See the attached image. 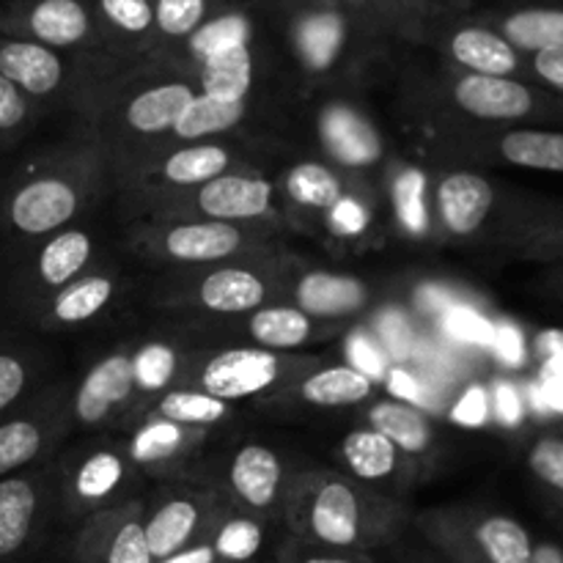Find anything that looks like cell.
I'll use <instances>...</instances> for the list:
<instances>
[{
    "label": "cell",
    "instance_id": "1",
    "mask_svg": "<svg viewBox=\"0 0 563 563\" xmlns=\"http://www.w3.org/2000/svg\"><path fill=\"white\" fill-rule=\"evenodd\" d=\"M284 515L302 542L363 555L390 542L399 528L388 500L363 493L352 478L330 471L297 478L284 495Z\"/></svg>",
    "mask_w": 563,
    "mask_h": 563
},
{
    "label": "cell",
    "instance_id": "2",
    "mask_svg": "<svg viewBox=\"0 0 563 563\" xmlns=\"http://www.w3.org/2000/svg\"><path fill=\"white\" fill-rule=\"evenodd\" d=\"M286 42L302 71L313 77L346 69L379 36L344 0H291L278 11Z\"/></svg>",
    "mask_w": 563,
    "mask_h": 563
},
{
    "label": "cell",
    "instance_id": "3",
    "mask_svg": "<svg viewBox=\"0 0 563 563\" xmlns=\"http://www.w3.org/2000/svg\"><path fill=\"white\" fill-rule=\"evenodd\" d=\"M80 187L60 168L33 165L0 190V242L47 240L80 212Z\"/></svg>",
    "mask_w": 563,
    "mask_h": 563
},
{
    "label": "cell",
    "instance_id": "4",
    "mask_svg": "<svg viewBox=\"0 0 563 563\" xmlns=\"http://www.w3.org/2000/svg\"><path fill=\"white\" fill-rule=\"evenodd\" d=\"M445 97L460 113L487 124L563 121V99L520 77L467 75V71L449 69Z\"/></svg>",
    "mask_w": 563,
    "mask_h": 563
},
{
    "label": "cell",
    "instance_id": "5",
    "mask_svg": "<svg viewBox=\"0 0 563 563\" xmlns=\"http://www.w3.org/2000/svg\"><path fill=\"white\" fill-rule=\"evenodd\" d=\"M451 563H528L533 539L520 520L495 511H451L427 526Z\"/></svg>",
    "mask_w": 563,
    "mask_h": 563
},
{
    "label": "cell",
    "instance_id": "6",
    "mask_svg": "<svg viewBox=\"0 0 563 563\" xmlns=\"http://www.w3.org/2000/svg\"><path fill=\"white\" fill-rule=\"evenodd\" d=\"M0 33L66 55L104 47L93 0H0Z\"/></svg>",
    "mask_w": 563,
    "mask_h": 563
},
{
    "label": "cell",
    "instance_id": "7",
    "mask_svg": "<svg viewBox=\"0 0 563 563\" xmlns=\"http://www.w3.org/2000/svg\"><path fill=\"white\" fill-rule=\"evenodd\" d=\"M427 42L443 49L449 69L528 80V55L511 47L493 25H487L482 16L471 14V11L467 14L443 11L429 31Z\"/></svg>",
    "mask_w": 563,
    "mask_h": 563
},
{
    "label": "cell",
    "instance_id": "8",
    "mask_svg": "<svg viewBox=\"0 0 563 563\" xmlns=\"http://www.w3.org/2000/svg\"><path fill=\"white\" fill-rule=\"evenodd\" d=\"M49 484L44 471L0 478V563H22L42 537Z\"/></svg>",
    "mask_w": 563,
    "mask_h": 563
},
{
    "label": "cell",
    "instance_id": "9",
    "mask_svg": "<svg viewBox=\"0 0 563 563\" xmlns=\"http://www.w3.org/2000/svg\"><path fill=\"white\" fill-rule=\"evenodd\" d=\"M295 368L297 361H286L278 352H267L262 346H234V350L218 352L201 372V390L223 401L247 399L273 390L284 383Z\"/></svg>",
    "mask_w": 563,
    "mask_h": 563
},
{
    "label": "cell",
    "instance_id": "10",
    "mask_svg": "<svg viewBox=\"0 0 563 563\" xmlns=\"http://www.w3.org/2000/svg\"><path fill=\"white\" fill-rule=\"evenodd\" d=\"M157 55L163 58L159 77L143 82L121 104V119L137 135H165V132H174L176 121L181 119L187 104L198 93L196 80L176 60L165 58L163 53Z\"/></svg>",
    "mask_w": 563,
    "mask_h": 563
},
{
    "label": "cell",
    "instance_id": "11",
    "mask_svg": "<svg viewBox=\"0 0 563 563\" xmlns=\"http://www.w3.org/2000/svg\"><path fill=\"white\" fill-rule=\"evenodd\" d=\"M58 401L33 396L0 418V478L27 471L42 460L58 429Z\"/></svg>",
    "mask_w": 563,
    "mask_h": 563
},
{
    "label": "cell",
    "instance_id": "12",
    "mask_svg": "<svg viewBox=\"0 0 563 563\" xmlns=\"http://www.w3.org/2000/svg\"><path fill=\"white\" fill-rule=\"evenodd\" d=\"M0 75L27 99L44 102L71 86V58L31 38L0 33Z\"/></svg>",
    "mask_w": 563,
    "mask_h": 563
},
{
    "label": "cell",
    "instance_id": "13",
    "mask_svg": "<svg viewBox=\"0 0 563 563\" xmlns=\"http://www.w3.org/2000/svg\"><path fill=\"white\" fill-rule=\"evenodd\" d=\"M498 190L476 170H451L434 187V209L445 234L456 240L476 236L489 223Z\"/></svg>",
    "mask_w": 563,
    "mask_h": 563
},
{
    "label": "cell",
    "instance_id": "14",
    "mask_svg": "<svg viewBox=\"0 0 563 563\" xmlns=\"http://www.w3.org/2000/svg\"><path fill=\"white\" fill-rule=\"evenodd\" d=\"M478 16L522 55L563 49V0L506 3L482 11Z\"/></svg>",
    "mask_w": 563,
    "mask_h": 563
},
{
    "label": "cell",
    "instance_id": "15",
    "mask_svg": "<svg viewBox=\"0 0 563 563\" xmlns=\"http://www.w3.org/2000/svg\"><path fill=\"white\" fill-rule=\"evenodd\" d=\"M247 231L234 223L218 220H190V223L165 225L157 234V251L168 262L179 264H209L223 262L245 251Z\"/></svg>",
    "mask_w": 563,
    "mask_h": 563
},
{
    "label": "cell",
    "instance_id": "16",
    "mask_svg": "<svg viewBox=\"0 0 563 563\" xmlns=\"http://www.w3.org/2000/svg\"><path fill=\"white\" fill-rule=\"evenodd\" d=\"M273 185L245 174H223L196 187V209L218 223H251L273 212Z\"/></svg>",
    "mask_w": 563,
    "mask_h": 563
},
{
    "label": "cell",
    "instance_id": "17",
    "mask_svg": "<svg viewBox=\"0 0 563 563\" xmlns=\"http://www.w3.org/2000/svg\"><path fill=\"white\" fill-rule=\"evenodd\" d=\"M185 71L196 80L198 91L207 97L220 99V102H247V93L256 86L258 75V33L245 42L218 49L201 64L187 66Z\"/></svg>",
    "mask_w": 563,
    "mask_h": 563
},
{
    "label": "cell",
    "instance_id": "18",
    "mask_svg": "<svg viewBox=\"0 0 563 563\" xmlns=\"http://www.w3.org/2000/svg\"><path fill=\"white\" fill-rule=\"evenodd\" d=\"M212 522L214 515H209V506L198 495H170L152 515H146L143 533L154 561H163L198 542Z\"/></svg>",
    "mask_w": 563,
    "mask_h": 563
},
{
    "label": "cell",
    "instance_id": "19",
    "mask_svg": "<svg viewBox=\"0 0 563 563\" xmlns=\"http://www.w3.org/2000/svg\"><path fill=\"white\" fill-rule=\"evenodd\" d=\"M284 462L267 445L247 443L231 456L229 484L251 515H267L278 500L284 506Z\"/></svg>",
    "mask_w": 563,
    "mask_h": 563
},
{
    "label": "cell",
    "instance_id": "20",
    "mask_svg": "<svg viewBox=\"0 0 563 563\" xmlns=\"http://www.w3.org/2000/svg\"><path fill=\"white\" fill-rule=\"evenodd\" d=\"M135 394V372L130 352H113L102 357L82 377L75 394V418L86 427H99Z\"/></svg>",
    "mask_w": 563,
    "mask_h": 563
},
{
    "label": "cell",
    "instance_id": "21",
    "mask_svg": "<svg viewBox=\"0 0 563 563\" xmlns=\"http://www.w3.org/2000/svg\"><path fill=\"white\" fill-rule=\"evenodd\" d=\"M80 563H157L137 515H99L77 542Z\"/></svg>",
    "mask_w": 563,
    "mask_h": 563
},
{
    "label": "cell",
    "instance_id": "22",
    "mask_svg": "<svg viewBox=\"0 0 563 563\" xmlns=\"http://www.w3.org/2000/svg\"><path fill=\"white\" fill-rule=\"evenodd\" d=\"M319 135L330 157L341 165L366 168L383 157V141L366 115L346 102H333L319 115Z\"/></svg>",
    "mask_w": 563,
    "mask_h": 563
},
{
    "label": "cell",
    "instance_id": "23",
    "mask_svg": "<svg viewBox=\"0 0 563 563\" xmlns=\"http://www.w3.org/2000/svg\"><path fill=\"white\" fill-rule=\"evenodd\" d=\"M297 308L311 319H341L366 308L368 289L352 275L306 273L297 280Z\"/></svg>",
    "mask_w": 563,
    "mask_h": 563
},
{
    "label": "cell",
    "instance_id": "24",
    "mask_svg": "<svg viewBox=\"0 0 563 563\" xmlns=\"http://www.w3.org/2000/svg\"><path fill=\"white\" fill-rule=\"evenodd\" d=\"M104 47L124 53L154 49V3L152 0H93Z\"/></svg>",
    "mask_w": 563,
    "mask_h": 563
},
{
    "label": "cell",
    "instance_id": "25",
    "mask_svg": "<svg viewBox=\"0 0 563 563\" xmlns=\"http://www.w3.org/2000/svg\"><path fill=\"white\" fill-rule=\"evenodd\" d=\"M196 297L212 313H253L267 300V280L247 267H218L203 275Z\"/></svg>",
    "mask_w": 563,
    "mask_h": 563
},
{
    "label": "cell",
    "instance_id": "26",
    "mask_svg": "<svg viewBox=\"0 0 563 563\" xmlns=\"http://www.w3.org/2000/svg\"><path fill=\"white\" fill-rule=\"evenodd\" d=\"M355 9L379 36L405 42H427L445 11L438 0H355Z\"/></svg>",
    "mask_w": 563,
    "mask_h": 563
},
{
    "label": "cell",
    "instance_id": "27",
    "mask_svg": "<svg viewBox=\"0 0 563 563\" xmlns=\"http://www.w3.org/2000/svg\"><path fill=\"white\" fill-rule=\"evenodd\" d=\"M493 157L515 165V168L563 174V130L544 126H515L489 141Z\"/></svg>",
    "mask_w": 563,
    "mask_h": 563
},
{
    "label": "cell",
    "instance_id": "28",
    "mask_svg": "<svg viewBox=\"0 0 563 563\" xmlns=\"http://www.w3.org/2000/svg\"><path fill=\"white\" fill-rule=\"evenodd\" d=\"M374 379L363 368L346 366H324L300 379L297 396L313 407H352L372 399Z\"/></svg>",
    "mask_w": 563,
    "mask_h": 563
},
{
    "label": "cell",
    "instance_id": "29",
    "mask_svg": "<svg viewBox=\"0 0 563 563\" xmlns=\"http://www.w3.org/2000/svg\"><path fill=\"white\" fill-rule=\"evenodd\" d=\"M341 460L346 462V471L368 487V484L388 482L399 473L401 451L377 429L366 427L346 434L341 445Z\"/></svg>",
    "mask_w": 563,
    "mask_h": 563
},
{
    "label": "cell",
    "instance_id": "30",
    "mask_svg": "<svg viewBox=\"0 0 563 563\" xmlns=\"http://www.w3.org/2000/svg\"><path fill=\"white\" fill-rule=\"evenodd\" d=\"M368 427L385 434L407 456L427 454L434 443L432 421L412 405H405V401H377L368 412Z\"/></svg>",
    "mask_w": 563,
    "mask_h": 563
},
{
    "label": "cell",
    "instance_id": "31",
    "mask_svg": "<svg viewBox=\"0 0 563 563\" xmlns=\"http://www.w3.org/2000/svg\"><path fill=\"white\" fill-rule=\"evenodd\" d=\"M247 333L262 350L291 352L306 346L317 335V322L300 308L262 306L247 319Z\"/></svg>",
    "mask_w": 563,
    "mask_h": 563
},
{
    "label": "cell",
    "instance_id": "32",
    "mask_svg": "<svg viewBox=\"0 0 563 563\" xmlns=\"http://www.w3.org/2000/svg\"><path fill=\"white\" fill-rule=\"evenodd\" d=\"M231 168V152L220 143H190L168 157L159 165V176L163 181L174 187H201L207 181L218 179V176L229 174Z\"/></svg>",
    "mask_w": 563,
    "mask_h": 563
},
{
    "label": "cell",
    "instance_id": "33",
    "mask_svg": "<svg viewBox=\"0 0 563 563\" xmlns=\"http://www.w3.org/2000/svg\"><path fill=\"white\" fill-rule=\"evenodd\" d=\"M154 3V49L179 47L212 14H218L225 0H152Z\"/></svg>",
    "mask_w": 563,
    "mask_h": 563
},
{
    "label": "cell",
    "instance_id": "34",
    "mask_svg": "<svg viewBox=\"0 0 563 563\" xmlns=\"http://www.w3.org/2000/svg\"><path fill=\"white\" fill-rule=\"evenodd\" d=\"M110 297H113V280L108 275H86L49 297L47 319L55 324H82L104 311Z\"/></svg>",
    "mask_w": 563,
    "mask_h": 563
},
{
    "label": "cell",
    "instance_id": "35",
    "mask_svg": "<svg viewBox=\"0 0 563 563\" xmlns=\"http://www.w3.org/2000/svg\"><path fill=\"white\" fill-rule=\"evenodd\" d=\"M245 113L247 102H220V99H212L198 91L196 99L181 113V119L176 121L170 135L179 137V141L201 143L203 137L223 135V132L234 130L245 119Z\"/></svg>",
    "mask_w": 563,
    "mask_h": 563
},
{
    "label": "cell",
    "instance_id": "36",
    "mask_svg": "<svg viewBox=\"0 0 563 563\" xmlns=\"http://www.w3.org/2000/svg\"><path fill=\"white\" fill-rule=\"evenodd\" d=\"M207 539L223 563H253L264 550V526L253 515H229L212 522Z\"/></svg>",
    "mask_w": 563,
    "mask_h": 563
},
{
    "label": "cell",
    "instance_id": "37",
    "mask_svg": "<svg viewBox=\"0 0 563 563\" xmlns=\"http://www.w3.org/2000/svg\"><path fill=\"white\" fill-rule=\"evenodd\" d=\"M157 421H168L174 427H212V423L225 421L231 416L229 401L214 399L207 390L176 388L165 390L163 399L157 401L154 410Z\"/></svg>",
    "mask_w": 563,
    "mask_h": 563
},
{
    "label": "cell",
    "instance_id": "38",
    "mask_svg": "<svg viewBox=\"0 0 563 563\" xmlns=\"http://www.w3.org/2000/svg\"><path fill=\"white\" fill-rule=\"evenodd\" d=\"M36 366L38 361L31 346L0 335V418L31 396Z\"/></svg>",
    "mask_w": 563,
    "mask_h": 563
},
{
    "label": "cell",
    "instance_id": "39",
    "mask_svg": "<svg viewBox=\"0 0 563 563\" xmlns=\"http://www.w3.org/2000/svg\"><path fill=\"white\" fill-rule=\"evenodd\" d=\"M126 462L115 451H97L86 456L75 476V500L80 506H99L113 498L115 489L124 484Z\"/></svg>",
    "mask_w": 563,
    "mask_h": 563
},
{
    "label": "cell",
    "instance_id": "40",
    "mask_svg": "<svg viewBox=\"0 0 563 563\" xmlns=\"http://www.w3.org/2000/svg\"><path fill=\"white\" fill-rule=\"evenodd\" d=\"M286 192H289L291 201L311 209H324V212L339 207L346 198L344 181H341L333 170L324 168V165L319 163L295 165V168L286 174Z\"/></svg>",
    "mask_w": 563,
    "mask_h": 563
},
{
    "label": "cell",
    "instance_id": "41",
    "mask_svg": "<svg viewBox=\"0 0 563 563\" xmlns=\"http://www.w3.org/2000/svg\"><path fill=\"white\" fill-rule=\"evenodd\" d=\"M533 478L563 506V432H544L528 449Z\"/></svg>",
    "mask_w": 563,
    "mask_h": 563
},
{
    "label": "cell",
    "instance_id": "42",
    "mask_svg": "<svg viewBox=\"0 0 563 563\" xmlns=\"http://www.w3.org/2000/svg\"><path fill=\"white\" fill-rule=\"evenodd\" d=\"M132 372H135V390L143 394H157L168 388L176 374V352L168 344H143L132 355Z\"/></svg>",
    "mask_w": 563,
    "mask_h": 563
},
{
    "label": "cell",
    "instance_id": "43",
    "mask_svg": "<svg viewBox=\"0 0 563 563\" xmlns=\"http://www.w3.org/2000/svg\"><path fill=\"white\" fill-rule=\"evenodd\" d=\"M181 443H185L181 427H174L168 421H154L135 434L130 451L137 462H157L174 456L181 449Z\"/></svg>",
    "mask_w": 563,
    "mask_h": 563
},
{
    "label": "cell",
    "instance_id": "44",
    "mask_svg": "<svg viewBox=\"0 0 563 563\" xmlns=\"http://www.w3.org/2000/svg\"><path fill=\"white\" fill-rule=\"evenodd\" d=\"M33 113H36V102L0 75V146L25 132Z\"/></svg>",
    "mask_w": 563,
    "mask_h": 563
},
{
    "label": "cell",
    "instance_id": "45",
    "mask_svg": "<svg viewBox=\"0 0 563 563\" xmlns=\"http://www.w3.org/2000/svg\"><path fill=\"white\" fill-rule=\"evenodd\" d=\"M278 563H368V555L317 548V544L302 542V539L295 537L284 544Z\"/></svg>",
    "mask_w": 563,
    "mask_h": 563
},
{
    "label": "cell",
    "instance_id": "46",
    "mask_svg": "<svg viewBox=\"0 0 563 563\" xmlns=\"http://www.w3.org/2000/svg\"><path fill=\"white\" fill-rule=\"evenodd\" d=\"M528 80L563 99V49L528 55Z\"/></svg>",
    "mask_w": 563,
    "mask_h": 563
},
{
    "label": "cell",
    "instance_id": "47",
    "mask_svg": "<svg viewBox=\"0 0 563 563\" xmlns=\"http://www.w3.org/2000/svg\"><path fill=\"white\" fill-rule=\"evenodd\" d=\"M522 240H526L528 256L563 262V218L544 220V223L533 225Z\"/></svg>",
    "mask_w": 563,
    "mask_h": 563
},
{
    "label": "cell",
    "instance_id": "48",
    "mask_svg": "<svg viewBox=\"0 0 563 563\" xmlns=\"http://www.w3.org/2000/svg\"><path fill=\"white\" fill-rule=\"evenodd\" d=\"M157 563H223V561L218 559L214 548H212V544H209L207 533H203V537L198 539V542H192L190 548L179 550V553L168 555V559H163V561H157Z\"/></svg>",
    "mask_w": 563,
    "mask_h": 563
},
{
    "label": "cell",
    "instance_id": "49",
    "mask_svg": "<svg viewBox=\"0 0 563 563\" xmlns=\"http://www.w3.org/2000/svg\"><path fill=\"white\" fill-rule=\"evenodd\" d=\"M330 212H333L335 225H339L341 231H357L366 223V220H363V212L350 201V198H344V201H341L339 207L330 209Z\"/></svg>",
    "mask_w": 563,
    "mask_h": 563
},
{
    "label": "cell",
    "instance_id": "50",
    "mask_svg": "<svg viewBox=\"0 0 563 563\" xmlns=\"http://www.w3.org/2000/svg\"><path fill=\"white\" fill-rule=\"evenodd\" d=\"M533 346L542 357H563V330H544L537 335Z\"/></svg>",
    "mask_w": 563,
    "mask_h": 563
},
{
    "label": "cell",
    "instance_id": "51",
    "mask_svg": "<svg viewBox=\"0 0 563 563\" xmlns=\"http://www.w3.org/2000/svg\"><path fill=\"white\" fill-rule=\"evenodd\" d=\"M528 563H563V548L555 542H533V553Z\"/></svg>",
    "mask_w": 563,
    "mask_h": 563
},
{
    "label": "cell",
    "instance_id": "52",
    "mask_svg": "<svg viewBox=\"0 0 563 563\" xmlns=\"http://www.w3.org/2000/svg\"><path fill=\"white\" fill-rule=\"evenodd\" d=\"M440 5H443L445 11H456V14H467V11L473 9V3L476 0H438Z\"/></svg>",
    "mask_w": 563,
    "mask_h": 563
},
{
    "label": "cell",
    "instance_id": "53",
    "mask_svg": "<svg viewBox=\"0 0 563 563\" xmlns=\"http://www.w3.org/2000/svg\"><path fill=\"white\" fill-rule=\"evenodd\" d=\"M242 3H247V5H264V9H273V11H280L284 9V5H289L291 0H242Z\"/></svg>",
    "mask_w": 563,
    "mask_h": 563
},
{
    "label": "cell",
    "instance_id": "54",
    "mask_svg": "<svg viewBox=\"0 0 563 563\" xmlns=\"http://www.w3.org/2000/svg\"><path fill=\"white\" fill-rule=\"evenodd\" d=\"M344 3H350V5H352V9H355V0H344Z\"/></svg>",
    "mask_w": 563,
    "mask_h": 563
},
{
    "label": "cell",
    "instance_id": "55",
    "mask_svg": "<svg viewBox=\"0 0 563 563\" xmlns=\"http://www.w3.org/2000/svg\"><path fill=\"white\" fill-rule=\"evenodd\" d=\"M561 289H563V278H561Z\"/></svg>",
    "mask_w": 563,
    "mask_h": 563
}]
</instances>
